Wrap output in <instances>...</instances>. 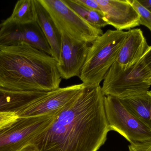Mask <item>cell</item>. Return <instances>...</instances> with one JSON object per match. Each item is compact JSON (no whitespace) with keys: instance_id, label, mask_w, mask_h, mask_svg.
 Listing matches in <instances>:
<instances>
[{"instance_id":"6da1fadb","label":"cell","mask_w":151,"mask_h":151,"mask_svg":"<svg viewBox=\"0 0 151 151\" xmlns=\"http://www.w3.org/2000/svg\"><path fill=\"white\" fill-rule=\"evenodd\" d=\"M100 86L85 85L54 115L30 147L39 151H97L110 131Z\"/></svg>"},{"instance_id":"7a4b0ae2","label":"cell","mask_w":151,"mask_h":151,"mask_svg":"<svg viewBox=\"0 0 151 151\" xmlns=\"http://www.w3.org/2000/svg\"><path fill=\"white\" fill-rule=\"evenodd\" d=\"M52 56L26 43L0 47V87L18 91L49 92L62 79Z\"/></svg>"},{"instance_id":"3957f363","label":"cell","mask_w":151,"mask_h":151,"mask_svg":"<svg viewBox=\"0 0 151 151\" xmlns=\"http://www.w3.org/2000/svg\"><path fill=\"white\" fill-rule=\"evenodd\" d=\"M127 32L107 30L91 43L79 78L86 86H100L116 62Z\"/></svg>"},{"instance_id":"277c9868","label":"cell","mask_w":151,"mask_h":151,"mask_svg":"<svg viewBox=\"0 0 151 151\" xmlns=\"http://www.w3.org/2000/svg\"><path fill=\"white\" fill-rule=\"evenodd\" d=\"M151 74L143 62L123 66L115 62L105 76L101 87L104 95L124 98L149 91Z\"/></svg>"},{"instance_id":"5b68a950","label":"cell","mask_w":151,"mask_h":151,"mask_svg":"<svg viewBox=\"0 0 151 151\" xmlns=\"http://www.w3.org/2000/svg\"><path fill=\"white\" fill-rule=\"evenodd\" d=\"M105 113L110 131L118 132L131 145L151 142V131L117 98L104 97Z\"/></svg>"},{"instance_id":"8992f818","label":"cell","mask_w":151,"mask_h":151,"mask_svg":"<svg viewBox=\"0 0 151 151\" xmlns=\"http://www.w3.org/2000/svg\"><path fill=\"white\" fill-rule=\"evenodd\" d=\"M48 12L60 33L71 40L91 43L103 30L85 21L64 0H40Z\"/></svg>"},{"instance_id":"52a82bcc","label":"cell","mask_w":151,"mask_h":151,"mask_svg":"<svg viewBox=\"0 0 151 151\" xmlns=\"http://www.w3.org/2000/svg\"><path fill=\"white\" fill-rule=\"evenodd\" d=\"M55 114L19 117L0 127V151H21L31 146L35 137L50 125Z\"/></svg>"},{"instance_id":"ba28073f","label":"cell","mask_w":151,"mask_h":151,"mask_svg":"<svg viewBox=\"0 0 151 151\" xmlns=\"http://www.w3.org/2000/svg\"><path fill=\"white\" fill-rule=\"evenodd\" d=\"M28 43L52 56L48 42L36 21L24 24H0V47Z\"/></svg>"},{"instance_id":"9c48e42d","label":"cell","mask_w":151,"mask_h":151,"mask_svg":"<svg viewBox=\"0 0 151 151\" xmlns=\"http://www.w3.org/2000/svg\"><path fill=\"white\" fill-rule=\"evenodd\" d=\"M84 86L81 83L49 91L22 112L18 117L28 118L55 114L73 99Z\"/></svg>"},{"instance_id":"30bf717a","label":"cell","mask_w":151,"mask_h":151,"mask_svg":"<svg viewBox=\"0 0 151 151\" xmlns=\"http://www.w3.org/2000/svg\"><path fill=\"white\" fill-rule=\"evenodd\" d=\"M58 70L62 79L79 77L90 46L89 43L71 40L63 33Z\"/></svg>"},{"instance_id":"8fae6325","label":"cell","mask_w":151,"mask_h":151,"mask_svg":"<svg viewBox=\"0 0 151 151\" xmlns=\"http://www.w3.org/2000/svg\"><path fill=\"white\" fill-rule=\"evenodd\" d=\"M108 25L119 31L140 25L139 16L129 0H96Z\"/></svg>"},{"instance_id":"7c38bea8","label":"cell","mask_w":151,"mask_h":151,"mask_svg":"<svg viewBox=\"0 0 151 151\" xmlns=\"http://www.w3.org/2000/svg\"><path fill=\"white\" fill-rule=\"evenodd\" d=\"M150 47L141 29H130L116 62L126 67L133 65L142 59Z\"/></svg>"},{"instance_id":"4fadbf2b","label":"cell","mask_w":151,"mask_h":151,"mask_svg":"<svg viewBox=\"0 0 151 151\" xmlns=\"http://www.w3.org/2000/svg\"><path fill=\"white\" fill-rule=\"evenodd\" d=\"M43 95L41 91H14L0 87V112L13 113L18 116Z\"/></svg>"},{"instance_id":"5bb4252c","label":"cell","mask_w":151,"mask_h":151,"mask_svg":"<svg viewBox=\"0 0 151 151\" xmlns=\"http://www.w3.org/2000/svg\"><path fill=\"white\" fill-rule=\"evenodd\" d=\"M36 21L44 33L52 51V56L58 62L60 58L62 36L50 15L40 2L35 0Z\"/></svg>"},{"instance_id":"9a60e30c","label":"cell","mask_w":151,"mask_h":151,"mask_svg":"<svg viewBox=\"0 0 151 151\" xmlns=\"http://www.w3.org/2000/svg\"><path fill=\"white\" fill-rule=\"evenodd\" d=\"M119 99L151 131V90L141 95Z\"/></svg>"},{"instance_id":"2e32d148","label":"cell","mask_w":151,"mask_h":151,"mask_svg":"<svg viewBox=\"0 0 151 151\" xmlns=\"http://www.w3.org/2000/svg\"><path fill=\"white\" fill-rule=\"evenodd\" d=\"M36 21L35 0L18 1L11 15L1 24H24Z\"/></svg>"},{"instance_id":"e0dca14e","label":"cell","mask_w":151,"mask_h":151,"mask_svg":"<svg viewBox=\"0 0 151 151\" xmlns=\"http://www.w3.org/2000/svg\"><path fill=\"white\" fill-rule=\"evenodd\" d=\"M64 1L72 9L91 25L101 29L108 25L102 12L87 9L76 3L73 0Z\"/></svg>"},{"instance_id":"ac0fdd59","label":"cell","mask_w":151,"mask_h":151,"mask_svg":"<svg viewBox=\"0 0 151 151\" xmlns=\"http://www.w3.org/2000/svg\"><path fill=\"white\" fill-rule=\"evenodd\" d=\"M139 16V24L146 27L151 32V12L138 2L137 0H129Z\"/></svg>"},{"instance_id":"d6986e66","label":"cell","mask_w":151,"mask_h":151,"mask_svg":"<svg viewBox=\"0 0 151 151\" xmlns=\"http://www.w3.org/2000/svg\"><path fill=\"white\" fill-rule=\"evenodd\" d=\"M76 3L87 9L101 12L99 4L96 0H73Z\"/></svg>"},{"instance_id":"ffe728a7","label":"cell","mask_w":151,"mask_h":151,"mask_svg":"<svg viewBox=\"0 0 151 151\" xmlns=\"http://www.w3.org/2000/svg\"><path fill=\"white\" fill-rule=\"evenodd\" d=\"M18 118L15 113L0 112V127L16 120Z\"/></svg>"},{"instance_id":"44dd1931","label":"cell","mask_w":151,"mask_h":151,"mask_svg":"<svg viewBox=\"0 0 151 151\" xmlns=\"http://www.w3.org/2000/svg\"><path fill=\"white\" fill-rule=\"evenodd\" d=\"M129 151H151V142L139 145H129Z\"/></svg>"},{"instance_id":"7402d4cb","label":"cell","mask_w":151,"mask_h":151,"mask_svg":"<svg viewBox=\"0 0 151 151\" xmlns=\"http://www.w3.org/2000/svg\"><path fill=\"white\" fill-rule=\"evenodd\" d=\"M141 61L150 71L151 74V46H150L149 49L141 59Z\"/></svg>"},{"instance_id":"603a6c76","label":"cell","mask_w":151,"mask_h":151,"mask_svg":"<svg viewBox=\"0 0 151 151\" xmlns=\"http://www.w3.org/2000/svg\"><path fill=\"white\" fill-rule=\"evenodd\" d=\"M137 1L151 12V0H137Z\"/></svg>"},{"instance_id":"cb8c5ba5","label":"cell","mask_w":151,"mask_h":151,"mask_svg":"<svg viewBox=\"0 0 151 151\" xmlns=\"http://www.w3.org/2000/svg\"><path fill=\"white\" fill-rule=\"evenodd\" d=\"M21 151H39L37 150H35V149H32V148H31L30 147H27L26 148H25L24 150H22Z\"/></svg>"},{"instance_id":"d4e9b609","label":"cell","mask_w":151,"mask_h":151,"mask_svg":"<svg viewBox=\"0 0 151 151\" xmlns=\"http://www.w3.org/2000/svg\"><path fill=\"white\" fill-rule=\"evenodd\" d=\"M150 82H151V80H150Z\"/></svg>"}]
</instances>
